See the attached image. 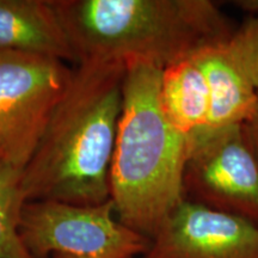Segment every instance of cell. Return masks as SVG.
Returning a JSON list of instances; mask_svg holds the SVG:
<instances>
[{
  "label": "cell",
  "instance_id": "cell-7",
  "mask_svg": "<svg viewBox=\"0 0 258 258\" xmlns=\"http://www.w3.org/2000/svg\"><path fill=\"white\" fill-rule=\"evenodd\" d=\"M143 258H258V226L184 200Z\"/></svg>",
  "mask_w": 258,
  "mask_h": 258
},
{
  "label": "cell",
  "instance_id": "cell-5",
  "mask_svg": "<svg viewBox=\"0 0 258 258\" xmlns=\"http://www.w3.org/2000/svg\"><path fill=\"white\" fill-rule=\"evenodd\" d=\"M72 76L61 60L0 53V159L24 169Z\"/></svg>",
  "mask_w": 258,
  "mask_h": 258
},
{
  "label": "cell",
  "instance_id": "cell-6",
  "mask_svg": "<svg viewBox=\"0 0 258 258\" xmlns=\"http://www.w3.org/2000/svg\"><path fill=\"white\" fill-rule=\"evenodd\" d=\"M184 200L258 226V159L244 124L190 138Z\"/></svg>",
  "mask_w": 258,
  "mask_h": 258
},
{
  "label": "cell",
  "instance_id": "cell-14",
  "mask_svg": "<svg viewBox=\"0 0 258 258\" xmlns=\"http://www.w3.org/2000/svg\"><path fill=\"white\" fill-rule=\"evenodd\" d=\"M53 258H73V257H70V256H61V254H56V256H54Z\"/></svg>",
  "mask_w": 258,
  "mask_h": 258
},
{
  "label": "cell",
  "instance_id": "cell-4",
  "mask_svg": "<svg viewBox=\"0 0 258 258\" xmlns=\"http://www.w3.org/2000/svg\"><path fill=\"white\" fill-rule=\"evenodd\" d=\"M19 235L34 258L54 253L73 258H134L145 254L151 240L116 217L111 199L83 206L50 201L25 202Z\"/></svg>",
  "mask_w": 258,
  "mask_h": 258
},
{
  "label": "cell",
  "instance_id": "cell-11",
  "mask_svg": "<svg viewBox=\"0 0 258 258\" xmlns=\"http://www.w3.org/2000/svg\"><path fill=\"white\" fill-rule=\"evenodd\" d=\"M23 169L0 159V258H34L19 235V221L27 202Z\"/></svg>",
  "mask_w": 258,
  "mask_h": 258
},
{
  "label": "cell",
  "instance_id": "cell-3",
  "mask_svg": "<svg viewBox=\"0 0 258 258\" xmlns=\"http://www.w3.org/2000/svg\"><path fill=\"white\" fill-rule=\"evenodd\" d=\"M161 72L143 62L125 66L110 172L116 217L150 240L184 201L190 150V139L169 123L161 109Z\"/></svg>",
  "mask_w": 258,
  "mask_h": 258
},
{
  "label": "cell",
  "instance_id": "cell-8",
  "mask_svg": "<svg viewBox=\"0 0 258 258\" xmlns=\"http://www.w3.org/2000/svg\"><path fill=\"white\" fill-rule=\"evenodd\" d=\"M205 77L209 92L206 135L246 123L256 109L258 91L247 79L225 43L202 48L190 56Z\"/></svg>",
  "mask_w": 258,
  "mask_h": 258
},
{
  "label": "cell",
  "instance_id": "cell-10",
  "mask_svg": "<svg viewBox=\"0 0 258 258\" xmlns=\"http://www.w3.org/2000/svg\"><path fill=\"white\" fill-rule=\"evenodd\" d=\"M160 104L166 120L179 134L190 139L205 129L209 116L208 86L190 57L163 70Z\"/></svg>",
  "mask_w": 258,
  "mask_h": 258
},
{
  "label": "cell",
  "instance_id": "cell-1",
  "mask_svg": "<svg viewBox=\"0 0 258 258\" xmlns=\"http://www.w3.org/2000/svg\"><path fill=\"white\" fill-rule=\"evenodd\" d=\"M125 66L79 63L23 169L28 201L95 206L110 200Z\"/></svg>",
  "mask_w": 258,
  "mask_h": 258
},
{
  "label": "cell",
  "instance_id": "cell-9",
  "mask_svg": "<svg viewBox=\"0 0 258 258\" xmlns=\"http://www.w3.org/2000/svg\"><path fill=\"white\" fill-rule=\"evenodd\" d=\"M0 53H24L76 62L51 0H0Z\"/></svg>",
  "mask_w": 258,
  "mask_h": 258
},
{
  "label": "cell",
  "instance_id": "cell-13",
  "mask_svg": "<svg viewBox=\"0 0 258 258\" xmlns=\"http://www.w3.org/2000/svg\"><path fill=\"white\" fill-rule=\"evenodd\" d=\"M245 133H246L247 140L252 147L254 154L258 159V102L254 109V112L250 117V120L244 123Z\"/></svg>",
  "mask_w": 258,
  "mask_h": 258
},
{
  "label": "cell",
  "instance_id": "cell-12",
  "mask_svg": "<svg viewBox=\"0 0 258 258\" xmlns=\"http://www.w3.org/2000/svg\"><path fill=\"white\" fill-rule=\"evenodd\" d=\"M239 6L253 14L258 12V2H240ZM226 47L258 91V15H251L234 30Z\"/></svg>",
  "mask_w": 258,
  "mask_h": 258
},
{
  "label": "cell",
  "instance_id": "cell-2",
  "mask_svg": "<svg viewBox=\"0 0 258 258\" xmlns=\"http://www.w3.org/2000/svg\"><path fill=\"white\" fill-rule=\"evenodd\" d=\"M77 63L143 62L164 70L234 29L209 0H51Z\"/></svg>",
  "mask_w": 258,
  "mask_h": 258
}]
</instances>
